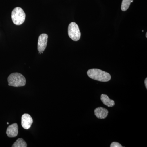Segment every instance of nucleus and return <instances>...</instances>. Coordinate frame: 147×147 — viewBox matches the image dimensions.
I'll return each mask as SVG.
<instances>
[{
	"label": "nucleus",
	"instance_id": "obj_14",
	"mask_svg": "<svg viewBox=\"0 0 147 147\" xmlns=\"http://www.w3.org/2000/svg\"><path fill=\"white\" fill-rule=\"evenodd\" d=\"M146 37L147 38V33H146Z\"/></svg>",
	"mask_w": 147,
	"mask_h": 147
},
{
	"label": "nucleus",
	"instance_id": "obj_9",
	"mask_svg": "<svg viewBox=\"0 0 147 147\" xmlns=\"http://www.w3.org/2000/svg\"><path fill=\"white\" fill-rule=\"evenodd\" d=\"M100 99L103 104L108 107H113L115 105V101L113 100L110 99L107 95L104 94L101 95Z\"/></svg>",
	"mask_w": 147,
	"mask_h": 147
},
{
	"label": "nucleus",
	"instance_id": "obj_12",
	"mask_svg": "<svg viewBox=\"0 0 147 147\" xmlns=\"http://www.w3.org/2000/svg\"><path fill=\"white\" fill-rule=\"evenodd\" d=\"M110 147H122V146L118 142H113L111 144L110 146Z\"/></svg>",
	"mask_w": 147,
	"mask_h": 147
},
{
	"label": "nucleus",
	"instance_id": "obj_11",
	"mask_svg": "<svg viewBox=\"0 0 147 147\" xmlns=\"http://www.w3.org/2000/svg\"><path fill=\"white\" fill-rule=\"evenodd\" d=\"M131 0H123L121 9L123 11H126L130 6Z\"/></svg>",
	"mask_w": 147,
	"mask_h": 147
},
{
	"label": "nucleus",
	"instance_id": "obj_5",
	"mask_svg": "<svg viewBox=\"0 0 147 147\" xmlns=\"http://www.w3.org/2000/svg\"><path fill=\"white\" fill-rule=\"evenodd\" d=\"M48 35L46 34H42L39 36L38 42V50L39 54L43 53L47 46Z\"/></svg>",
	"mask_w": 147,
	"mask_h": 147
},
{
	"label": "nucleus",
	"instance_id": "obj_4",
	"mask_svg": "<svg viewBox=\"0 0 147 147\" xmlns=\"http://www.w3.org/2000/svg\"><path fill=\"white\" fill-rule=\"evenodd\" d=\"M69 36L74 41H78L81 38V33L78 25L74 22H71L68 28Z\"/></svg>",
	"mask_w": 147,
	"mask_h": 147
},
{
	"label": "nucleus",
	"instance_id": "obj_15",
	"mask_svg": "<svg viewBox=\"0 0 147 147\" xmlns=\"http://www.w3.org/2000/svg\"><path fill=\"white\" fill-rule=\"evenodd\" d=\"M9 124V123H8V122H7V124Z\"/></svg>",
	"mask_w": 147,
	"mask_h": 147
},
{
	"label": "nucleus",
	"instance_id": "obj_7",
	"mask_svg": "<svg viewBox=\"0 0 147 147\" xmlns=\"http://www.w3.org/2000/svg\"><path fill=\"white\" fill-rule=\"evenodd\" d=\"M6 134L9 137H14L18 134V125L17 123L11 125L7 129Z\"/></svg>",
	"mask_w": 147,
	"mask_h": 147
},
{
	"label": "nucleus",
	"instance_id": "obj_6",
	"mask_svg": "<svg viewBox=\"0 0 147 147\" xmlns=\"http://www.w3.org/2000/svg\"><path fill=\"white\" fill-rule=\"evenodd\" d=\"M33 119L31 116L28 114H24L21 117V125L26 129L30 128L33 123Z\"/></svg>",
	"mask_w": 147,
	"mask_h": 147
},
{
	"label": "nucleus",
	"instance_id": "obj_13",
	"mask_svg": "<svg viewBox=\"0 0 147 147\" xmlns=\"http://www.w3.org/2000/svg\"><path fill=\"white\" fill-rule=\"evenodd\" d=\"M145 84L146 86V88H147V78H146L145 80Z\"/></svg>",
	"mask_w": 147,
	"mask_h": 147
},
{
	"label": "nucleus",
	"instance_id": "obj_3",
	"mask_svg": "<svg viewBox=\"0 0 147 147\" xmlns=\"http://www.w3.org/2000/svg\"><path fill=\"white\" fill-rule=\"evenodd\" d=\"M26 13L22 8L16 7L11 12V19L13 24L19 26L23 24L26 19Z\"/></svg>",
	"mask_w": 147,
	"mask_h": 147
},
{
	"label": "nucleus",
	"instance_id": "obj_1",
	"mask_svg": "<svg viewBox=\"0 0 147 147\" xmlns=\"http://www.w3.org/2000/svg\"><path fill=\"white\" fill-rule=\"evenodd\" d=\"M88 76L91 79L101 82H107L111 79V76L108 72L98 69H92L87 71Z\"/></svg>",
	"mask_w": 147,
	"mask_h": 147
},
{
	"label": "nucleus",
	"instance_id": "obj_2",
	"mask_svg": "<svg viewBox=\"0 0 147 147\" xmlns=\"http://www.w3.org/2000/svg\"><path fill=\"white\" fill-rule=\"evenodd\" d=\"M7 81L9 86L14 87L24 86L26 84L25 77L21 74L17 72L11 74L9 75Z\"/></svg>",
	"mask_w": 147,
	"mask_h": 147
},
{
	"label": "nucleus",
	"instance_id": "obj_8",
	"mask_svg": "<svg viewBox=\"0 0 147 147\" xmlns=\"http://www.w3.org/2000/svg\"><path fill=\"white\" fill-rule=\"evenodd\" d=\"M108 113V110L102 107H98L94 110L95 115L98 119H105L107 117Z\"/></svg>",
	"mask_w": 147,
	"mask_h": 147
},
{
	"label": "nucleus",
	"instance_id": "obj_10",
	"mask_svg": "<svg viewBox=\"0 0 147 147\" xmlns=\"http://www.w3.org/2000/svg\"><path fill=\"white\" fill-rule=\"evenodd\" d=\"M26 142L22 139L18 138L16 140L15 143L12 145V147H27Z\"/></svg>",
	"mask_w": 147,
	"mask_h": 147
}]
</instances>
